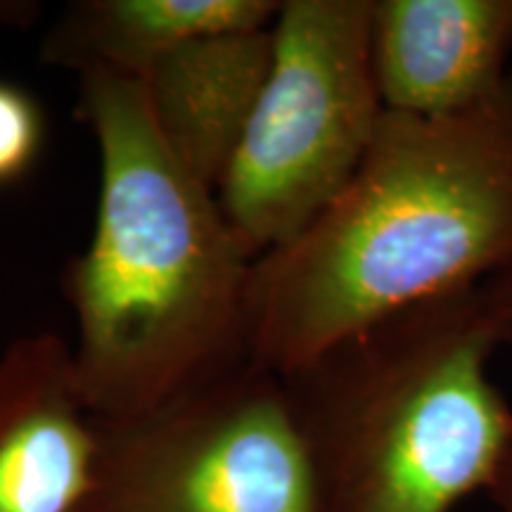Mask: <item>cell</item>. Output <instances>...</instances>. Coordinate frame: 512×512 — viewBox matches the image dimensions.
<instances>
[{
    "label": "cell",
    "instance_id": "9",
    "mask_svg": "<svg viewBox=\"0 0 512 512\" xmlns=\"http://www.w3.org/2000/svg\"><path fill=\"white\" fill-rule=\"evenodd\" d=\"M275 0H76L43 36V64L76 76L140 81L183 43L219 31L273 27Z\"/></svg>",
    "mask_w": 512,
    "mask_h": 512
},
{
    "label": "cell",
    "instance_id": "10",
    "mask_svg": "<svg viewBox=\"0 0 512 512\" xmlns=\"http://www.w3.org/2000/svg\"><path fill=\"white\" fill-rule=\"evenodd\" d=\"M48 121L22 83L0 79V190L22 183L43 155Z\"/></svg>",
    "mask_w": 512,
    "mask_h": 512
},
{
    "label": "cell",
    "instance_id": "7",
    "mask_svg": "<svg viewBox=\"0 0 512 512\" xmlns=\"http://www.w3.org/2000/svg\"><path fill=\"white\" fill-rule=\"evenodd\" d=\"M370 55L387 112H465L510 76L512 0H373Z\"/></svg>",
    "mask_w": 512,
    "mask_h": 512
},
{
    "label": "cell",
    "instance_id": "11",
    "mask_svg": "<svg viewBox=\"0 0 512 512\" xmlns=\"http://www.w3.org/2000/svg\"><path fill=\"white\" fill-rule=\"evenodd\" d=\"M486 494L494 498L501 512H512V439L505 446L501 463H498L494 479L486 486Z\"/></svg>",
    "mask_w": 512,
    "mask_h": 512
},
{
    "label": "cell",
    "instance_id": "4",
    "mask_svg": "<svg viewBox=\"0 0 512 512\" xmlns=\"http://www.w3.org/2000/svg\"><path fill=\"white\" fill-rule=\"evenodd\" d=\"M373 0H283L273 62L216 200L254 259L335 200L384 117L370 55Z\"/></svg>",
    "mask_w": 512,
    "mask_h": 512
},
{
    "label": "cell",
    "instance_id": "5",
    "mask_svg": "<svg viewBox=\"0 0 512 512\" xmlns=\"http://www.w3.org/2000/svg\"><path fill=\"white\" fill-rule=\"evenodd\" d=\"M93 512H325L283 377L247 361L143 418L100 422Z\"/></svg>",
    "mask_w": 512,
    "mask_h": 512
},
{
    "label": "cell",
    "instance_id": "6",
    "mask_svg": "<svg viewBox=\"0 0 512 512\" xmlns=\"http://www.w3.org/2000/svg\"><path fill=\"white\" fill-rule=\"evenodd\" d=\"M100 422L69 342L29 332L0 349V512H93Z\"/></svg>",
    "mask_w": 512,
    "mask_h": 512
},
{
    "label": "cell",
    "instance_id": "3",
    "mask_svg": "<svg viewBox=\"0 0 512 512\" xmlns=\"http://www.w3.org/2000/svg\"><path fill=\"white\" fill-rule=\"evenodd\" d=\"M508 328L484 285L411 306L283 375L325 512H451L494 479L512 408L489 380Z\"/></svg>",
    "mask_w": 512,
    "mask_h": 512
},
{
    "label": "cell",
    "instance_id": "8",
    "mask_svg": "<svg viewBox=\"0 0 512 512\" xmlns=\"http://www.w3.org/2000/svg\"><path fill=\"white\" fill-rule=\"evenodd\" d=\"M273 62V27L197 36L140 79L166 150L216 192Z\"/></svg>",
    "mask_w": 512,
    "mask_h": 512
},
{
    "label": "cell",
    "instance_id": "2",
    "mask_svg": "<svg viewBox=\"0 0 512 512\" xmlns=\"http://www.w3.org/2000/svg\"><path fill=\"white\" fill-rule=\"evenodd\" d=\"M79 117L98 145V211L62 290L83 401L95 420L126 422L249 361L256 259L216 192L166 150L140 81L79 76Z\"/></svg>",
    "mask_w": 512,
    "mask_h": 512
},
{
    "label": "cell",
    "instance_id": "1",
    "mask_svg": "<svg viewBox=\"0 0 512 512\" xmlns=\"http://www.w3.org/2000/svg\"><path fill=\"white\" fill-rule=\"evenodd\" d=\"M512 268V74L451 117L384 110L344 190L261 254L249 361L290 375L370 325Z\"/></svg>",
    "mask_w": 512,
    "mask_h": 512
},
{
    "label": "cell",
    "instance_id": "12",
    "mask_svg": "<svg viewBox=\"0 0 512 512\" xmlns=\"http://www.w3.org/2000/svg\"><path fill=\"white\" fill-rule=\"evenodd\" d=\"M486 290H489L491 302H494L501 318L505 320V325H508V342L512 344V268L496 275L494 280H489Z\"/></svg>",
    "mask_w": 512,
    "mask_h": 512
}]
</instances>
